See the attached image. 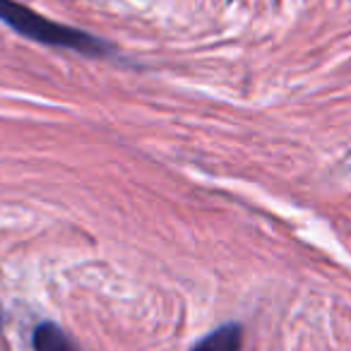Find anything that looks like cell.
<instances>
[{
	"label": "cell",
	"mask_w": 351,
	"mask_h": 351,
	"mask_svg": "<svg viewBox=\"0 0 351 351\" xmlns=\"http://www.w3.org/2000/svg\"><path fill=\"white\" fill-rule=\"evenodd\" d=\"M241 344H243V327L239 322H229V325L217 327L191 351H241Z\"/></svg>",
	"instance_id": "cell-3"
},
{
	"label": "cell",
	"mask_w": 351,
	"mask_h": 351,
	"mask_svg": "<svg viewBox=\"0 0 351 351\" xmlns=\"http://www.w3.org/2000/svg\"><path fill=\"white\" fill-rule=\"evenodd\" d=\"M0 22H5L12 32H17L25 39L36 41V44L77 51V53L84 56L111 53V46L99 36L49 20V17L34 12L32 8L17 3V0H0Z\"/></svg>",
	"instance_id": "cell-1"
},
{
	"label": "cell",
	"mask_w": 351,
	"mask_h": 351,
	"mask_svg": "<svg viewBox=\"0 0 351 351\" xmlns=\"http://www.w3.org/2000/svg\"><path fill=\"white\" fill-rule=\"evenodd\" d=\"M32 346H34V351H82L73 341V337L56 322L36 325L34 335H32Z\"/></svg>",
	"instance_id": "cell-2"
}]
</instances>
